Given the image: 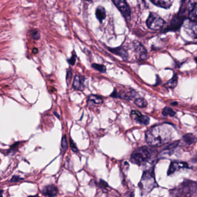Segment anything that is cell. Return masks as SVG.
I'll use <instances>...</instances> for the list:
<instances>
[{
	"label": "cell",
	"instance_id": "cell-23",
	"mask_svg": "<svg viewBox=\"0 0 197 197\" xmlns=\"http://www.w3.org/2000/svg\"><path fill=\"white\" fill-rule=\"evenodd\" d=\"M30 34L32 38L34 40H39L40 39V33L39 32V31L36 29H34L30 31Z\"/></svg>",
	"mask_w": 197,
	"mask_h": 197
},
{
	"label": "cell",
	"instance_id": "cell-28",
	"mask_svg": "<svg viewBox=\"0 0 197 197\" xmlns=\"http://www.w3.org/2000/svg\"><path fill=\"white\" fill-rule=\"evenodd\" d=\"M76 58V56L75 53H73L72 57H71L70 60H68V63H70V64H71V65H74L75 63Z\"/></svg>",
	"mask_w": 197,
	"mask_h": 197
},
{
	"label": "cell",
	"instance_id": "cell-13",
	"mask_svg": "<svg viewBox=\"0 0 197 197\" xmlns=\"http://www.w3.org/2000/svg\"><path fill=\"white\" fill-rule=\"evenodd\" d=\"M95 15L97 20L102 23L106 17V12L105 7L102 6H98L96 9Z\"/></svg>",
	"mask_w": 197,
	"mask_h": 197
},
{
	"label": "cell",
	"instance_id": "cell-24",
	"mask_svg": "<svg viewBox=\"0 0 197 197\" xmlns=\"http://www.w3.org/2000/svg\"><path fill=\"white\" fill-rule=\"evenodd\" d=\"M149 122H150V119L149 117L147 116H142L141 118L139 120L138 122L143 125H149Z\"/></svg>",
	"mask_w": 197,
	"mask_h": 197
},
{
	"label": "cell",
	"instance_id": "cell-22",
	"mask_svg": "<svg viewBox=\"0 0 197 197\" xmlns=\"http://www.w3.org/2000/svg\"><path fill=\"white\" fill-rule=\"evenodd\" d=\"M92 67L94 69H95L96 70L102 72V73H105L106 71V68L103 65H100V64H97V63H93L92 65Z\"/></svg>",
	"mask_w": 197,
	"mask_h": 197
},
{
	"label": "cell",
	"instance_id": "cell-7",
	"mask_svg": "<svg viewBox=\"0 0 197 197\" xmlns=\"http://www.w3.org/2000/svg\"><path fill=\"white\" fill-rule=\"evenodd\" d=\"M116 7L118 9L126 19L130 17L131 9L126 0H112Z\"/></svg>",
	"mask_w": 197,
	"mask_h": 197
},
{
	"label": "cell",
	"instance_id": "cell-29",
	"mask_svg": "<svg viewBox=\"0 0 197 197\" xmlns=\"http://www.w3.org/2000/svg\"><path fill=\"white\" fill-rule=\"evenodd\" d=\"M70 145H71V149H72L73 152H77L78 151V148H77L76 146L75 145L74 142L72 141V140L71 139L70 140Z\"/></svg>",
	"mask_w": 197,
	"mask_h": 197
},
{
	"label": "cell",
	"instance_id": "cell-18",
	"mask_svg": "<svg viewBox=\"0 0 197 197\" xmlns=\"http://www.w3.org/2000/svg\"><path fill=\"white\" fill-rule=\"evenodd\" d=\"M89 101H91L93 103L96 104H101L103 103V99L101 97L97 96V95H91L89 97Z\"/></svg>",
	"mask_w": 197,
	"mask_h": 197
},
{
	"label": "cell",
	"instance_id": "cell-31",
	"mask_svg": "<svg viewBox=\"0 0 197 197\" xmlns=\"http://www.w3.org/2000/svg\"><path fill=\"white\" fill-rule=\"evenodd\" d=\"M100 184L101 186H102L104 188H106L108 186V183L104 181V180H102V179H101L100 180Z\"/></svg>",
	"mask_w": 197,
	"mask_h": 197
},
{
	"label": "cell",
	"instance_id": "cell-34",
	"mask_svg": "<svg viewBox=\"0 0 197 197\" xmlns=\"http://www.w3.org/2000/svg\"><path fill=\"white\" fill-rule=\"evenodd\" d=\"M178 104V103L177 102H172L171 103V105H172V106H177Z\"/></svg>",
	"mask_w": 197,
	"mask_h": 197
},
{
	"label": "cell",
	"instance_id": "cell-3",
	"mask_svg": "<svg viewBox=\"0 0 197 197\" xmlns=\"http://www.w3.org/2000/svg\"><path fill=\"white\" fill-rule=\"evenodd\" d=\"M153 151L152 149L147 146H142L136 149L131 154L130 161L132 163L141 165L146 163L152 156Z\"/></svg>",
	"mask_w": 197,
	"mask_h": 197
},
{
	"label": "cell",
	"instance_id": "cell-39",
	"mask_svg": "<svg viewBox=\"0 0 197 197\" xmlns=\"http://www.w3.org/2000/svg\"><path fill=\"white\" fill-rule=\"evenodd\" d=\"M86 1H92V0H86Z\"/></svg>",
	"mask_w": 197,
	"mask_h": 197
},
{
	"label": "cell",
	"instance_id": "cell-2",
	"mask_svg": "<svg viewBox=\"0 0 197 197\" xmlns=\"http://www.w3.org/2000/svg\"><path fill=\"white\" fill-rule=\"evenodd\" d=\"M170 192L172 197H197V182L186 180Z\"/></svg>",
	"mask_w": 197,
	"mask_h": 197
},
{
	"label": "cell",
	"instance_id": "cell-5",
	"mask_svg": "<svg viewBox=\"0 0 197 197\" xmlns=\"http://www.w3.org/2000/svg\"><path fill=\"white\" fill-rule=\"evenodd\" d=\"M165 22L156 13L152 12L149 14L146 20V25L150 30H160L164 26Z\"/></svg>",
	"mask_w": 197,
	"mask_h": 197
},
{
	"label": "cell",
	"instance_id": "cell-21",
	"mask_svg": "<svg viewBox=\"0 0 197 197\" xmlns=\"http://www.w3.org/2000/svg\"><path fill=\"white\" fill-rule=\"evenodd\" d=\"M131 116L134 120H135L136 121L138 122L139 120L141 118V117L143 116V115L140 112L138 111L132 110L131 112Z\"/></svg>",
	"mask_w": 197,
	"mask_h": 197
},
{
	"label": "cell",
	"instance_id": "cell-8",
	"mask_svg": "<svg viewBox=\"0 0 197 197\" xmlns=\"http://www.w3.org/2000/svg\"><path fill=\"white\" fill-rule=\"evenodd\" d=\"M183 26L188 35L193 39H197V22L188 19L184 22Z\"/></svg>",
	"mask_w": 197,
	"mask_h": 197
},
{
	"label": "cell",
	"instance_id": "cell-9",
	"mask_svg": "<svg viewBox=\"0 0 197 197\" xmlns=\"http://www.w3.org/2000/svg\"><path fill=\"white\" fill-rule=\"evenodd\" d=\"M188 8L189 10V19L197 22V0H190L188 3Z\"/></svg>",
	"mask_w": 197,
	"mask_h": 197
},
{
	"label": "cell",
	"instance_id": "cell-19",
	"mask_svg": "<svg viewBox=\"0 0 197 197\" xmlns=\"http://www.w3.org/2000/svg\"><path fill=\"white\" fill-rule=\"evenodd\" d=\"M135 104H136L139 107L145 108L147 106L148 103H147V101L145 100V99H143V98H139V99H137L135 101Z\"/></svg>",
	"mask_w": 197,
	"mask_h": 197
},
{
	"label": "cell",
	"instance_id": "cell-10",
	"mask_svg": "<svg viewBox=\"0 0 197 197\" xmlns=\"http://www.w3.org/2000/svg\"><path fill=\"white\" fill-rule=\"evenodd\" d=\"M188 168V164L184 162H177L174 161L171 163L170 166L168 171V175H171L175 173V172L182 168Z\"/></svg>",
	"mask_w": 197,
	"mask_h": 197
},
{
	"label": "cell",
	"instance_id": "cell-20",
	"mask_svg": "<svg viewBox=\"0 0 197 197\" xmlns=\"http://www.w3.org/2000/svg\"><path fill=\"white\" fill-rule=\"evenodd\" d=\"M163 116H172V117H174V116H175L176 113H175V112L174 111L172 108L166 107L164 108V110H163Z\"/></svg>",
	"mask_w": 197,
	"mask_h": 197
},
{
	"label": "cell",
	"instance_id": "cell-25",
	"mask_svg": "<svg viewBox=\"0 0 197 197\" xmlns=\"http://www.w3.org/2000/svg\"><path fill=\"white\" fill-rule=\"evenodd\" d=\"M61 146L64 150V151H66L68 149V142H67V137L65 135H64L62 138L61 141Z\"/></svg>",
	"mask_w": 197,
	"mask_h": 197
},
{
	"label": "cell",
	"instance_id": "cell-37",
	"mask_svg": "<svg viewBox=\"0 0 197 197\" xmlns=\"http://www.w3.org/2000/svg\"><path fill=\"white\" fill-rule=\"evenodd\" d=\"M28 197H39L38 195H30Z\"/></svg>",
	"mask_w": 197,
	"mask_h": 197
},
{
	"label": "cell",
	"instance_id": "cell-15",
	"mask_svg": "<svg viewBox=\"0 0 197 197\" xmlns=\"http://www.w3.org/2000/svg\"><path fill=\"white\" fill-rule=\"evenodd\" d=\"M73 87L75 89L79 91H83L84 89V84L82 81V78L79 76H76L75 77Z\"/></svg>",
	"mask_w": 197,
	"mask_h": 197
},
{
	"label": "cell",
	"instance_id": "cell-32",
	"mask_svg": "<svg viewBox=\"0 0 197 197\" xmlns=\"http://www.w3.org/2000/svg\"><path fill=\"white\" fill-rule=\"evenodd\" d=\"M111 96L113 97H116V98H117V97H120L119 93H117V92H116V90H115V91H113V92L111 94Z\"/></svg>",
	"mask_w": 197,
	"mask_h": 197
},
{
	"label": "cell",
	"instance_id": "cell-35",
	"mask_svg": "<svg viewBox=\"0 0 197 197\" xmlns=\"http://www.w3.org/2000/svg\"><path fill=\"white\" fill-rule=\"evenodd\" d=\"M54 115H55V116H57V117L58 118H59V116L58 115V114H57V112H54Z\"/></svg>",
	"mask_w": 197,
	"mask_h": 197
},
{
	"label": "cell",
	"instance_id": "cell-14",
	"mask_svg": "<svg viewBox=\"0 0 197 197\" xmlns=\"http://www.w3.org/2000/svg\"><path fill=\"white\" fill-rule=\"evenodd\" d=\"M109 50L113 54L120 56L123 59H127L128 58V54L126 50L122 47H119L116 48H109Z\"/></svg>",
	"mask_w": 197,
	"mask_h": 197
},
{
	"label": "cell",
	"instance_id": "cell-17",
	"mask_svg": "<svg viewBox=\"0 0 197 197\" xmlns=\"http://www.w3.org/2000/svg\"><path fill=\"white\" fill-rule=\"evenodd\" d=\"M178 81V77L177 75H175L169 81H168L166 83L165 86L167 88H172V89L174 88L177 86Z\"/></svg>",
	"mask_w": 197,
	"mask_h": 197
},
{
	"label": "cell",
	"instance_id": "cell-36",
	"mask_svg": "<svg viewBox=\"0 0 197 197\" xmlns=\"http://www.w3.org/2000/svg\"><path fill=\"white\" fill-rule=\"evenodd\" d=\"M127 197H134V194L132 193L130 194L129 196H128Z\"/></svg>",
	"mask_w": 197,
	"mask_h": 197
},
{
	"label": "cell",
	"instance_id": "cell-16",
	"mask_svg": "<svg viewBox=\"0 0 197 197\" xmlns=\"http://www.w3.org/2000/svg\"><path fill=\"white\" fill-rule=\"evenodd\" d=\"M183 140L187 144L191 145L192 144H194V143L197 142V138L195 137L193 134H187L184 135L183 137Z\"/></svg>",
	"mask_w": 197,
	"mask_h": 197
},
{
	"label": "cell",
	"instance_id": "cell-26",
	"mask_svg": "<svg viewBox=\"0 0 197 197\" xmlns=\"http://www.w3.org/2000/svg\"><path fill=\"white\" fill-rule=\"evenodd\" d=\"M179 142V141L174 142V143H172V144H171L170 145L167 146L166 147V148L165 149V150H170L175 149V148H176L177 147V146L178 145Z\"/></svg>",
	"mask_w": 197,
	"mask_h": 197
},
{
	"label": "cell",
	"instance_id": "cell-30",
	"mask_svg": "<svg viewBox=\"0 0 197 197\" xmlns=\"http://www.w3.org/2000/svg\"><path fill=\"white\" fill-rule=\"evenodd\" d=\"M71 77H72V71L71 70H68L67 71V81L68 84V82L71 81Z\"/></svg>",
	"mask_w": 197,
	"mask_h": 197
},
{
	"label": "cell",
	"instance_id": "cell-27",
	"mask_svg": "<svg viewBox=\"0 0 197 197\" xmlns=\"http://www.w3.org/2000/svg\"><path fill=\"white\" fill-rule=\"evenodd\" d=\"M22 180H24V179L20 178L19 176H18V175H15L12 178L10 181H11V182H18Z\"/></svg>",
	"mask_w": 197,
	"mask_h": 197
},
{
	"label": "cell",
	"instance_id": "cell-38",
	"mask_svg": "<svg viewBox=\"0 0 197 197\" xmlns=\"http://www.w3.org/2000/svg\"><path fill=\"white\" fill-rule=\"evenodd\" d=\"M195 61H196V62L197 63V57H196V58H195Z\"/></svg>",
	"mask_w": 197,
	"mask_h": 197
},
{
	"label": "cell",
	"instance_id": "cell-33",
	"mask_svg": "<svg viewBox=\"0 0 197 197\" xmlns=\"http://www.w3.org/2000/svg\"><path fill=\"white\" fill-rule=\"evenodd\" d=\"M38 50L37 48H33V52L34 54H37V53H38Z\"/></svg>",
	"mask_w": 197,
	"mask_h": 197
},
{
	"label": "cell",
	"instance_id": "cell-12",
	"mask_svg": "<svg viewBox=\"0 0 197 197\" xmlns=\"http://www.w3.org/2000/svg\"><path fill=\"white\" fill-rule=\"evenodd\" d=\"M153 4L158 7L168 9L171 7L174 0H150Z\"/></svg>",
	"mask_w": 197,
	"mask_h": 197
},
{
	"label": "cell",
	"instance_id": "cell-1",
	"mask_svg": "<svg viewBox=\"0 0 197 197\" xmlns=\"http://www.w3.org/2000/svg\"><path fill=\"white\" fill-rule=\"evenodd\" d=\"M165 125L153 127L146 133V140L149 145L160 146L169 141L172 138V131Z\"/></svg>",
	"mask_w": 197,
	"mask_h": 197
},
{
	"label": "cell",
	"instance_id": "cell-4",
	"mask_svg": "<svg viewBox=\"0 0 197 197\" xmlns=\"http://www.w3.org/2000/svg\"><path fill=\"white\" fill-rule=\"evenodd\" d=\"M156 184L153 172L145 171L142 175L141 182L139 183L140 188L143 193H149L156 187Z\"/></svg>",
	"mask_w": 197,
	"mask_h": 197
},
{
	"label": "cell",
	"instance_id": "cell-6",
	"mask_svg": "<svg viewBox=\"0 0 197 197\" xmlns=\"http://www.w3.org/2000/svg\"><path fill=\"white\" fill-rule=\"evenodd\" d=\"M184 22L183 13H179L175 15L170 22L169 25L165 29V31H175L179 30Z\"/></svg>",
	"mask_w": 197,
	"mask_h": 197
},
{
	"label": "cell",
	"instance_id": "cell-11",
	"mask_svg": "<svg viewBox=\"0 0 197 197\" xmlns=\"http://www.w3.org/2000/svg\"><path fill=\"white\" fill-rule=\"evenodd\" d=\"M42 194L47 197H56L58 193V190L56 186L53 185H50L45 186L42 191Z\"/></svg>",
	"mask_w": 197,
	"mask_h": 197
}]
</instances>
